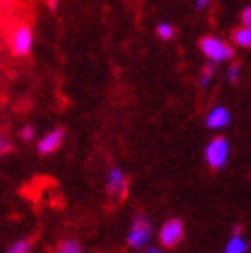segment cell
Returning <instances> with one entry per match:
<instances>
[{
    "instance_id": "6da1fadb",
    "label": "cell",
    "mask_w": 251,
    "mask_h": 253,
    "mask_svg": "<svg viewBox=\"0 0 251 253\" xmlns=\"http://www.w3.org/2000/svg\"><path fill=\"white\" fill-rule=\"evenodd\" d=\"M200 49H202V54L212 62V64H220V62H229L233 60L235 52L233 47L227 43L218 40V37H212V35H206L200 40Z\"/></svg>"
},
{
    "instance_id": "7a4b0ae2",
    "label": "cell",
    "mask_w": 251,
    "mask_h": 253,
    "mask_svg": "<svg viewBox=\"0 0 251 253\" xmlns=\"http://www.w3.org/2000/svg\"><path fill=\"white\" fill-rule=\"evenodd\" d=\"M229 155H231V144L227 138H222V136H216L214 140H210L204 150V159L210 169H222L227 165Z\"/></svg>"
},
{
    "instance_id": "3957f363",
    "label": "cell",
    "mask_w": 251,
    "mask_h": 253,
    "mask_svg": "<svg viewBox=\"0 0 251 253\" xmlns=\"http://www.w3.org/2000/svg\"><path fill=\"white\" fill-rule=\"evenodd\" d=\"M150 237H153V226H150V222L142 216V214H138L130 226V233H128V247L144 249L150 241Z\"/></svg>"
},
{
    "instance_id": "277c9868",
    "label": "cell",
    "mask_w": 251,
    "mask_h": 253,
    "mask_svg": "<svg viewBox=\"0 0 251 253\" xmlns=\"http://www.w3.org/2000/svg\"><path fill=\"white\" fill-rule=\"evenodd\" d=\"M10 47L15 56H27L33 47V31L27 23L17 25L10 33Z\"/></svg>"
},
{
    "instance_id": "5b68a950",
    "label": "cell",
    "mask_w": 251,
    "mask_h": 253,
    "mask_svg": "<svg viewBox=\"0 0 251 253\" xmlns=\"http://www.w3.org/2000/svg\"><path fill=\"white\" fill-rule=\"evenodd\" d=\"M183 233H185V226L179 218H171L167 220L165 224L161 226V233H159V241L163 247L167 249H173L177 247L181 241H183Z\"/></svg>"
},
{
    "instance_id": "8992f818",
    "label": "cell",
    "mask_w": 251,
    "mask_h": 253,
    "mask_svg": "<svg viewBox=\"0 0 251 253\" xmlns=\"http://www.w3.org/2000/svg\"><path fill=\"white\" fill-rule=\"evenodd\" d=\"M107 194L118 200H124L128 194V177L120 167H111L107 173Z\"/></svg>"
},
{
    "instance_id": "52a82bcc",
    "label": "cell",
    "mask_w": 251,
    "mask_h": 253,
    "mask_svg": "<svg viewBox=\"0 0 251 253\" xmlns=\"http://www.w3.org/2000/svg\"><path fill=\"white\" fill-rule=\"evenodd\" d=\"M62 142H64V130L56 128L52 132H47L42 140L37 142V153L40 155H52L62 146Z\"/></svg>"
},
{
    "instance_id": "ba28073f",
    "label": "cell",
    "mask_w": 251,
    "mask_h": 253,
    "mask_svg": "<svg viewBox=\"0 0 251 253\" xmlns=\"http://www.w3.org/2000/svg\"><path fill=\"white\" fill-rule=\"evenodd\" d=\"M229 124H231V111L224 105L212 107L210 113L206 116V128H210V130H222V128H227Z\"/></svg>"
},
{
    "instance_id": "9c48e42d",
    "label": "cell",
    "mask_w": 251,
    "mask_h": 253,
    "mask_svg": "<svg viewBox=\"0 0 251 253\" xmlns=\"http://www.w3.org/2000/svg\"><path fill=\"white\" fill-rule=\"evenodd\" d=\"M247 249H249V243L241 237V226L237 224L233 229V237L227 241V245H224V251L227 253H245Z\"/></svg>"
},
{
    "instance_id": "30bf717a",
    "label": "cell",
    "mask_w": 251,
    "mask_h": 253,
    "mask_svg": "<svg viewBox=\"0 0 251 253\" xmlns=\"http://www.w3.org/2000/svg\"><path fill=\"white\" fill-rule=\"evenodd\" d=\"M233 42H235V45L249 49V47H251V27L243 25V27L235 29V31H233Z\"/></svg>"
},
{
    "instance_id": "8fae6325",
    "label": "cell",
    "mask_w": 251,
    "mask_h": 253,
    "mask_svg": "<svg viewBox=\"0 0 251 253\" xmlns=\"http://www.w3.org/2000/svg\"><path fill=\"white\" fill-rule=\"evenodd\" d=\"M31 247H33L31 239H19V241H15L6 251H8V253H29Z\"/></svg>"
},
{
    "instance_id": "7c38bea8",
    "label": "cell",
    "mask_w": 251,
    "mask_h": 253,
    "mask_svg": "<svg viewBox=\"0 0 251 253\" xmlns=\"http://www.w3.org/2000/svg\"><path fill=\"white\" fill-rule=\"evenodd\" d=\"M157 35L161 37L163 42H169V40H173V37H175V27H173V25H169V23H159L157 25Z\"/></svg>"
},
{
    "instance_id": "4fadbf2b",
    "label": "cell",
    "mask_w": 251,
    "mask_h": 253,
    "mask_svg": "<svg viewBox=\"0 0 251 253\" xmlns=\"http://www.w3.org/2000/svg\"><path fill=\"white\" fill-rule=\"evenodd\" d=\"M56 251H58V253H81L83 247H81L79 241H74V239H68V241H62Z\"/></svg>"
},
{
    "instance_id": "5bb4252c",
    "label": "cell",
    "mask_w": 251,
    "mask_h": 253,
    "mask_svg": "<svg viewBox=\"0 0 251 253\" xmlns=\"http://www.w3.org/2000/svg\"><path fill=\"white\" fill-rule=\"evenodd\" d=\"M212 77H214V68L206 66V68L202 70V74H200V86H208L210 81H212Z\"/></svg>"
},
{
    "instance_id": "9a60e30c",
    "label": "cell",
    "mask_w": 251,
    "mask_h": 253,
    "mask_svg": "<svg viewBox=\"0 0 251 253\" xmlns=\"http://www.w3.org/2000/svg\"><path fill=\"white\" fill-rule=\"evenodd\" d=\"M19 134H21V138H23L25 142H29V140H33V136H35V128L27 124V126H23Z\"/></svg>"
},
{
    "instance_id": "2e32d148",
    "label": "cell",
    "mask_w": 251,
    "mask_h": 253,
    "mask_svg": "<svg viewBox=\"0 0 251 253\" xmlns=\"http://www.w3.org/2000/svg\"><path fill=\"white\" fill-rule=\"evenodd\" d=\"M239 77H241V68L237 66V64H233V66L229 68V81H231V83H239Z\"/></svg>"
},
{
    "instance_id": "e0dca14e",
    "label": "cell",
    "mask_w": 251,
    "mask_h": 253,
    "mask_svg": "<svg viewBox=\"0 0 251 253\" xmlns=\"http://www.w3.org/2000/svg\"><path fill=\"white\" fill-rule=\"evenodd\" d=\"M10 148H12V144H10V142L6 140V138H4V134L0 132V157H2V155H6Z\"/></svg>"
},
{
    "instance_id": "ac0fdd59",
    "label": "cell",
    "mask_w": 251,
    "mask_h": 253,
    "mask_svg": "<svg viewBox=\"0 0 251 253\" xmlns=\"http://www.w3.org/2000/svg\"><path fill=\"white\" fill-rule=\"evenodd\" d=\"M241 23L247 25V27H251V6L243 8V12H241Z\"/></svg>"
},
{
    "instance_id": "d6986e66",
    "label": "cell",
    "mask_w": 251,
    "mask_h": 253,
    "mask_svg": "<svg viewBox=\"0 0 251 253\" xmlns=\"http://www.w3.org/2000/svg\"><path fill=\"white\" fill-rule=\"evenodd\" d=\"M210 2H212V0H196V8H198V10H204Z\"/></svg>"
},
{
    "instance_id": "ffe728a7",
    "label": "cell",
    "mask_w": 251,
    "mask_h": 253,
    "mask_svg": "<svg viewBox=\"0 0 251 253\" xmlns=\"http://www.w3.org/2000/svg\"><path fill=\"white\" fill-rule=\"evenodd\" d=\"M0 2H10V0H0Z\"/></svg>"
}]
</instances>
